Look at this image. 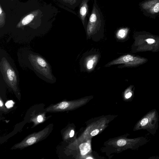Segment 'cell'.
Wrapping results in <instances>:
<instances>
[{
	"label": "cell",
	"instance_id": "obj_17",
	"mask_svg": "<svg viewBox=\"0 0 159 159\" xmlns=\"http://www.w3.org/2000/svg\"><path fill=\"white\" fill-rule=\"evenodd\" d=\"M146 40L148 43H152L155 42V40L152 39H147Z\"/></svg>",
	"mask_w": 159,
	"mask_h": 159
},
{
	"label": "cell",
	"instance_id": "obj_21",
	"mask_svg": "<svg viewBox=\"0 0 159 159\" xmlns=\"http://www.w3.org/2000/svg\"><path fill=\"white\" fill-rule=\"evenodd\" d=\"M0 13L1 14V13H2V10H1V8H0Z\"/></svg>",
	"mask_w": 159,
	"mask_h": 159
},
{
	"label": "cell",
	"instance_id": "obj_20",
	"mask_svg": "<svg viewBox=\"0 0 159 159\" xmlns=\"http://www.w3.org/2000/svg\"><path fill=\"white\" fill-rule=\"evenodd\" d=\"M86 159H92L93 158L91 157H88L87 158H86Z\"/></svg>",
	"mask_w": 159,
	"mask_h": 159
},
{
	"label": "cell",
	"instance_id": "obj_6",
	"mask_svg": "<svg viewBox=\"0 0 159 159\" xmlns=\"http://www.w3.org/2000/svg\"><path fill=\"white\" fill-rule=\"evenodd\" d=\"M146 61V60L143 58L127 55L121 57L112 63V64L124 63L129 65L135 66L141 64Z\"/></svg>",
	"mask_w": 159,
	"mask_h": 159
},
{
	"label": "cell",
	"instance_id": "obj_13",
	"mask_svg": "<svg viewBox=\"0 0 159 159\" xmlns=\"http://www.w3.org/2000/svg\"><path fill=\"white\" fill-rule=\"evenodd\" d=\"M14 104V102L12 100H10L6 102L5 106L8 108H10L13 106Z\"/></svg>",
	"mask_w": 159,
	"mask_h": 159
},
{
	"label": "cell",
	"instance_id": "obj_3",
	"mask_svg": "<svg viewBox=\"0 0 159 159\" xmlns=\"http://www.w3.org/2000/svg\"><path fill=\"white\" fill-rule=\"evenodd\" d=\"M159 115L156 109H154L148 112L135 125L134 131L143 129L150 134L154 135L159 127Z\"/></svg>",
	"mask_w": 159,
	"mask_h": 159
},
{
	"label": "cell",
	"instance_id": "obj_15",
	"mask_svg": "<svg viewBox=\"0 0 159 159\" xmlns=\"http://www.w3.org/2000/svg\"><path fill=\"white\" fill-rule=\"evenodd\" d=\"M37 120L39 122H41L43 120V117L42 115H39L37 117Z\"/></svg>",
	"mask_w": 159,
	"mask_h": 159
},
{
	"label": "cell",
	"instance_id": "obj_16",
	"mask_svg": "<svg viewBox=\"0 0 159 159\" xmlns=\"http://www.w3.org/2000/svg\"><path fill=\"white\" fill-rule=\"evenodd\" d=\"M132 95V94L131 92H129L126 94L125 97L126 99H128L131 97Z\"/></svg>",
	"mask_w": 159,
	"mask_h": 159
},
{
	"label": "cell",
	"instance_id": "obj_1",
	"mask_svg": "<svg viewBox=\"0 0 159 159\" xmlns=\"http://www.w3.org/2000/svg\"><path fill=\"white\" fill-rule=\"evenodd\" d=\"M19 64L23 68L32 71L44 81L50 84L55 83L57 79L52 72L50 63L42 56L30 48H23L17 52Z\"/></svg>",
	"mask_w": 159,
	"mask_h": 159
},
{
	"label": "cell",
	"instance_id": "obj_19",
	"mask_svg": "<svg viewBox=\"0 0 159 159\" xmlns=\"http://www.w3.org/2000/svg\"><path fill=\"white\" fill-rule=\"evenodd\" d=\"M0 106L1 107H2V106H3V103L2 101V100L1 99H0Z\"/></svg>",
	"mask_w": 159,
	"mask_h": 159
},
{
	"label": "cell",
	"instance_id": "obj_11",
	"mask_svg": "<svg viewBox=\"0 0 159 159\" xmlns=\"http://www.w3.org/2000/svg\"><path fill=\"white\" fill-rule=\"evenodd\" d=\"M34 16L32 14H30L25 17L22 21V23L25 25L30 23L33 19Z\"/></svg>",
	"mask_w": 159,
	"mask_h": 159
},
{
	"label": "cell",
	"instance_id": "obj_7",
	"mask_svg": "<svg viewBox=\"0 0 159 159\" xmlns=\"http://www.w3.org/2000/svg\"><path fill=\"white\" fill-rule=\"evenodd\" d=\"M90 0H82L79 6L78 14L79 17L84 25H87L88 17L90 15L88 2Z\"/></svg>",
	"mask_w": 159,
	"mask_h": 159
},
{
	"label": "cell",
	"instance_id": "obj_18",
	"mask_svg": "<svg viewBox=\"0 0 159 159\" xmlns=\"http://www.w3.org/2000/svg\"><path fill=\"white\" fill-rule=\"evenodd\" d=\"M74 134V131L73 130H71L70 133V137H73Z\"/></svg>",
	"mask_w": 159,
	"mask_h": 159
},
{
	"label": "cell",
	"instance_id": "obj_2",
	"mask_svg": "<svg viewBox=\"0 0 159 159\" xmlns=\"http://www.w3.org/2000/svg\"><path fill=\"white\" fill-rule=\"evenodd\" d=\"M0 75L6 85L15 93H20V78L14 61L4 49H0Z\"/></svg>",
	"mask_w": 159,
	"mask_h": 159
},
{
	"label": "cell",
	"instance_id": "obj_12",
	"mask_svg": "<svg viewBox=\"0 0 159 159\" xmlns=\"http://www.w3.org/2000/svg\"><path fill=\"white\" fill-rule=\"evenodd\" d=\"M96 57L95 56L88 61L86 64V66L88 69H90L93 68V65L96 61Z\"/></svg>",
	"mask_w": 159,
	"mask_h": 159
},
{
	"label": "cell",
	"instance_id": "obj_14",
	"mask_svg": "<svg viewBox=\"0 0 159 159\" xmlns=\"http://www.w3.org/2000/svg\"><path fill=\"white\" fill-rule=\"evenodd\" d=\"M99 132V130L98 129H96L91 132L90 135L92 136H94L97 135Z\"/></svg>",
	"mask_w": 159,
	"mask_h": 159
},
{
	"label": "cell",
	"instance_id": "obj_10",
	"mask_svg": "<svg viewBox=\"0 0 159 159\" xmlns=\"http://www.w3.org/2000/svg\"><path fill=\"white\" fill-rule=\"evenodd\" d=\"M128 29L127 28H123L119 30L117 33V36L120 38H124L127 34Z\"/></svg>",
	"mask_w": 159,
	"mask_h": 159
},
{
	"label": "cell",
	"instance_id": "obj_8",
	"mask_svg": "<svg viewBox=\"0 0 159 159\" xmlns=\"http://www.w3.org/2000/svg\"><path fill=\"white\" fill-rule=\"evenodd\" d=\"M143 8L148 12L155 14L159 11V0H151L142 4Z\"/></svg>",
	"mask_w": 159,
	"mask_h": 159
},
{
	"label": "cell",
	"instance_id": "obj_5",
	"mask_svg": "<svg viewBox=\"0 0 159 159\" xmlns=\"http://www.w3.org/2000/svg\"><path fill=\"white\" fill-rule=\"evenodd\" d=\"M50 129V127L47 126L38 132L30 135L21 142L14 146L11 149H22L35 143L46 137Z\"/></svg>",
	"mask_w": 159,
	"mask_h": 159
},
{
	"label": "cell",
	"instance_id": "obj_9",
	"mask_svg": "<svg viewBox=\"0 0 159 159\" xmlns=\"http://www.w3.org/2000/svg\"><path fill=\"white\" fill-rule=\"evenodd\" d=\"M79 148L81 155H84L90 151V145L87 143H84L80 145Z\"/></svg>",
	"mask_w": 159,
	"mask_h": 159
},
{
	"label": "cell",
	"instance_id": "obj_4",
	"mask_svg": "<svg viewBox=\"0 0 159 159\" xmlns=\"http://www.w3.org/2000/svg\"><path fill=\"white\" fill-rule=\"evenodd\" d=\"M93 0L92 11L86 26L87 33L89 35L99 30L104 25V20L102 13L96 0Z\"/></svg>",
	"mask_w": 159,
	"mask_h": 159
}]
</instances>
